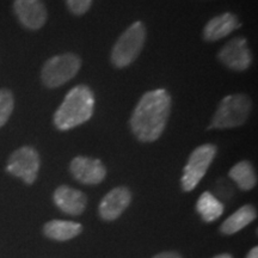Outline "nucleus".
<instances>
[{
    "label": "nucleus",
    "instance_id": "f257e3e1",
    "mask_svg": "<svg viewBox=\"0 0 258 258\" xmlns=\"http://www.w3.org/2000/svg\"><path fill=\"white\" fill-rule=\"evenodd\" d=\"M171 111V97L164 89L148 91L141 97L131 116L132 132L141 143H153L165 131Z\"/></svg>",
    "mask_w": 258,
    "mask_h": 258
},
{
    "label": "nucleus",
    "instance_id": "f03ea898",
    "mask_svg": "<svg viewBox=\"0 0 258 258\" xmlns=\"http://www.w3.org/2000/svg\"><path fill=\"white\" fill-rule=\"evenodd\" d=\"M95 96L88 85H77L67 93L54 114V125L66 132L88 122L93 115Z\"/></svg>",
    "mask_w": 258,
    "mask_h": 258
},
{
    "label": "nucleus",
    "instance_id": "7ed1b4c3",
    "mask_svg": "<svg viewBox=\"0 0 258 258\" xmlns=\"http://www.w3.org/2000/svg\"><path fill=\"white\" fill-rule=\"evenodd\" d=\"M252 110L251 99L244 93L225 97L213 116L208 129H228L243 125Z\"/></svg>",
    "mask_w": 258,
    "mask_h": 258
},
{
    "label": "nucleus",
    "instance_id": "20e7f679",
    "mask_svg": "<svg viewBox=\"0 0 258 258\" xmlns=\"http://www.w3.org/2000/svg\"><path fill=\"white\" fill-rule=\"evenodd\" d=\"M146 42V28L143 22H135L116 41L111 50V62L124 69L138 59Z\"/></svg>",
    "mask_w": 258,
    "mask_h": 258
},
{
    "label": "nucleus",
    "instance_id": "39448f33",
    "mask_svg": "<svg viewBox=\"0 0 258 258\" xmlns=\"http://www.w3.org/2000/svg\"><path fill=\"white\" fill-rule=\"evenodd\" d=\"M82 67V60L73 53L59 54L44 62L41 80L48 89H56L72 80Z\"/></svg>",
    "mask_w": 258,
    "mask_h": 258
},
{
    "label": "nucleus",
    "instance_id": "423d86ee",
    "mask_svg": "<svg viewBox=\"0 0 258 258\" xmlns=\"http://www.w3.org/2000/svg\"><path fill=\"white\" fill-rule=\"evenodd\" d=\"M217 156V146L206 144L192 151L188 163L183 170L182 188L184 191H191L196 188L200 180L207 173L208 167Z\"/></svg>",
    "mask_w": 258,
    "mask_h": 258
},
{
    "label": "nucleus",
    "instance_id": "0eeeda50",
    "mask_svg": "<svg viewBox=\"0 0 258 258\" xmlns=\"http://www.w3.org/2000/svg\"><path fill=\"white\" fill-rule=\"evenodd\" d=\"M40 166L41 158L37 151L31 146H23L9 157L6 171L31 185L37 179Z\"/></svg>",
    "mask_w": 258,
    "mask_h": 258
},
{
    "label": "nucleus",
    "instance_id": "6e6552de",
    "mask_svg": "<svg viewBox=\"0 0 258 258\" xmlns=\"http://www.w3.org/2000/svg\"><path fill=\"white\" fill-rule=\"evenodd\" d=\"M218 59L230 70L244 72L252 63V54L245 38L235 37L221 48Z\"/></svg>",
    "mask_w": 258,
    "mask_h": 258
},
{
    "label": "nucleus",
    "instance_id": "1a4fd4ad",
    "mask_svg": "<svg viewBox=\"0 0 258 258\" xmlns=\"http://www.w3.org/2000/svg\"><path fill=\"white\" fill-rule=\"evenodd\" d=\"M12 8L19 23L28 30H38L46 24L48 11L42 0H15Z\"/></svg>",
    "mask_w": 258,
    "mask_h": 258
},
{
    "label": "nucleus",
    "instance_id": "9d476101",
    "mask_svg": "<svg viewBox=\"0 0 258 258\" xmlns=\"http://www.w3.org/2000/svg\"><path fill=\"white\" fill-rule=\"evenodd\" d=\"M70 171L78 182L88 185L99 184L106 176V169L102 161L89 157L74 158L71 161Z\"/></svg>",
    "mask_w": 258,
    "mask_h": 258
},
{
    "label": "nucleus",
    "instance_id": "9b49d317",
    "mask_svg": "<svg viewBox=\"0 0 258 258\" xmlns=\"http://www.w3.org/2000/svg\"><path fill=\"white\" fill-rule=\"evenodd\" d=\"M132 201L131 190L125 186H117L110 190L99 203L98 213L105 221H114L121 217V214Z\"/></svg>",
    "mask_w": 258,
    "mask_h": 258
},
{
    "label": "nucleus",
    "instance_id": "f8f14e48",
    "mask_svg": "<svg viewBox=\"0 0 258 258\" xmlns=\"http://www.w3.org/2000/svg\"><path fill=\"white\" fill-rule=\"evenodd\" d=\"M53 200L56 207L69 215H80L88 205V198L85 194L69 185H60L56 188Z\"/></svg>",
    "mask_w": 258,
    "mask_h": 258
},
{
    "label": "nucleus",
    "instance_id": "ddd939ff",
    "mask_svg": "<svg viewBox=\"0 0 258 258\" xmlns=\"http://www.w3.org/2000/svg\"><path fill=\"white\" fill-rule=\"evenodd\" d=\"M240 22L238 17L230 12L215 16L206 24L203 29V38L206 41L214 42L224 38L240 28Z\"/></svg>",
    "mask_w": 258,
    "mask_h": 258
},
{
    "label": "nucleus",
    "instance_id": "4468645a",
    "mask_svg": "<svg viewBox=\"0 0 258 258\" xmlns=\"http://www.w3.org/2000/svg\"><path fill=\"white\" fill-rule=\"evenodd\" d=\"M83 226L74 221L51 220L43 226V233L49 239L66 241L82 233Z\"/></svg>",
    "mask_w": 258,
    "mask_h": 258
},
{
    "label": "nucleus",
    "instance_id": "2eb2a0df",
    "mask_svg": "<svg viewBox=\"0 0 258 258\" xmlns=\"http://www.w3.org/2000/svg\"><path fill=\"white\" fill-rule=\"evenodd\" d=\"M256 218L257 212L253 206L245 205L222 222V225L220 226L221 233L227 235L237 233V232L243 230L244 227H246L247 225H250Z\"/></svg>",
    "mask_w": 258,
    "mask_h": 258
},
{
    "label": "nucleus",
    "instance_id": "dca6fc26",
    "mask_svg": "<svg viewBox=\"0 0 258 258\" xmlns=\"http://www.w3.org/2000/svg\"><path fill=\"white\" fill-rule=\"evenodd\" d=\"M196 211L201 215L203 221L213 222L222 215L224 205L212 192L205 191L198 200Z\"/></svg>",
    "mask_w": 258,
    "mask_h": 258
},
{
    "label": "nucleus",
    "instance_id": "f3484780",
    "mask_svg": "<svg viewBox=\"0 0 258 258\" xmlns=\"http://www.w3.org/2000/svg\"><path fill=\"white\" fill-rule=\"evenodd\" d=\"M230 177L237 183L240 190L249 191L257 184V177L250 161L241 160L230 170Z\"/></svg>",
    "mask_w": 258,
    "mask_h": 258
},
{
    "label": "nucleus",
    "instance_id": "a211bd4d",
    "mask_svg": "<svg viewBox=\"0 0 258 258\" xmlns=\"http://www.w3.org/2000/svg\"><path fill=\"white\" fill-rule=\"evenodd\" d=\"M15 109V97L9 89H0V128L8 123Z\"/></svg>",
    "mask_w": 258,
    "mask_h": 258
},
{
    "label": "nucleus",
    "instance_id": "6ab92c4d",
    "mask_svg": "<svg viewBox=\"0 0 258 258\" xmlns=\"http://www.w3.org/2000/svg\"><path fill=\"white\" fill-rule=\"evenodd\" d=\"M67 9L74 16H83L91 9L93 0H64Z\"/></svg>",
    "mask_w": 258,
    "mask_h": 258
},
{
    "label": "nucleus",
    "instance_id": "aec40b11",
    "mask_svg": "<svg viewBox=\"0 0 258 258\" xmlns=\"http://www.w3.org/2000/svg\"><path fill=\"white\" fill-rule=\"evenodd\" d=\"M153 258H183L178 252L176 251H166V252L158 253Z\"/></svg>",
    "mask_w": 258,
    "mask_h": 258
},
{
    "label": "nucleus",
    "instance_id": "412c9836",
    "mask_svg": "<svg viewBox=\"0 0 258 258\" xmlns=\"http://www.w3.org/2000/svg\"><path fill=\"white\" fill-rule=\"evenodd\" d=\"M246 258H258V249H257V246L252 247V249L249 251V253H247Z\"/></svg>",
    "mask_w": 258,
    "mask_h": 258
},
{
    "label": "nucleus",
    "instance_id": "4be33fe9",
    "mask_svg": "<svg viewBox=\"0 0 258 258\" xmlns=\"http://www.w3.org/2000/svg\"><path fill=\"white\" fill-rule=\"evenodd\" d=\"M213 258H233V257H232L231 254H228V253H221V254H218V256H215Z\"/></svg>",
    "mask_w": 258,
    "mask_h": 258
}]
</instances>
